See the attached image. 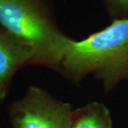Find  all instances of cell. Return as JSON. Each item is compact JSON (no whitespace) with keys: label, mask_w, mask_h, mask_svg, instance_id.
Returning <instances> with one entry per match:
<instances>
[{"label":"cell","mask_w":128,"mask_h":128,"mask_svg":"<svg viewBox=\"0 0 128 128\" xmlns=\"http://www.w3.org/2000/svg\"><path fill=\"white\" fill-rule=\"evenodd\" d=\"M76 84L88 76L102 82L109 92L128 80V18L112 21L86 38L69 39L59 71Z\"/></svg>","instance_id":"6da1fadb"},{"label":"cell","mask_w":128,"mask_h":128,"mask_svg":"<svg viewBox=\"0 0 128 128\" xmlns=\"http://www.w3.org/2000/svg\"><path fill=\"white\" fill-rule=\"evenodd\" d=\"M0 28L32 48L34 66L58 73L70 38L56 22L52 0H0Z\"/></svg>","instance_id":"7a4b0ae2"},{"label":"cell","mask_w":128,"mask_h":128,"mask_svg":"<svg viewBox=\"0 0 128 128\" xmlns=\"http://www.w3.org/2000/svg\"><path fill=\"white\" fill-rule=\"evenodd\" d=\"M73 108L44 88L30 86L22 98L8 107L12 128H71Z\"/></svg>","instance_id":"3957f363"},{"label":"cell","mask_w":128,"mask_h":128,"mask_svg":"<svg viewBox=\"0 0 128 128\" xmlns=\"http://www.w3.org/2000/svg\"><path fill=\"white\" fill-rule=\"evenodd\" d=\"M35 54L29 46L0 28V102L6 97L19 69L34 66Z\"/></svg>","instance_id":"277c9868"},{"label":"cell","mask_w":128,"mask_h":128,"mask_svg":"<svg viewBox=\"0 0 128 128\" xmlns=\"http://www.w3.org/2000/svg\"><path fill=\"white\" fill-rule=\"evenodd\" d=\"M71 128H112L110 110L98 101L73 110Z\"/></svg>","instance_id":"5b68a950"},{"label":"cell","mask_w":128,"mask_h":128,"mask_svg":"<svg viewBox=\"0 0 128 128\" xmlns=\"http://www.w3.org/2000/svg\"><path fill=\"white\" fill-rule=\"evenodd\" d=\"M111 21L128 18V0H102Z\"/></svg>","instance_id":"8992f818"}]
</instances>
